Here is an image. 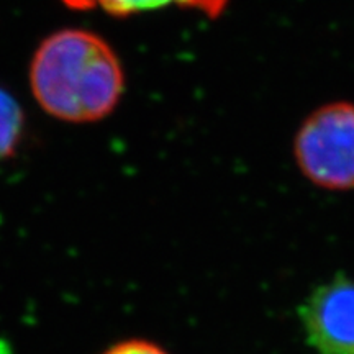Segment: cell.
I'll return each instance as SVG.
<instances>
[{"instance_id": "1", "label": "cell", "mask_w": 354, "mask_h": 354, "mask_svg": "<svg viewBox=\"0 0 354 354\" xmlns=\"http://www.w3.org/2000/svg\"><path fill=\"white\" fill-rule=\"evenodd\" d=\"M28 76L39 107L68 123L104 120L125 91L120 57L104 38L81 28H64L44 38Z\"/></svg>"}, {"instance_id": "3", "label": "cell", "mask_w": 354, "mask_h": 354, "mask_svg": "<svg viewBox=\"0 0 354 354\" xmlns=\"http://www.w3.org/2000/svg\"><path fill=\"white\" fill-rule=\"evenodd\" d=\"M299 315L318 354H354V279L338 274L315 287Z\"/></svg>"}, {"instance_id": "6", "label": "cell", "mask_w": 354, "mask_h": 354, "mask_svg": "<svg viewBox=\"0 0 354 354\" xmlns=\"http://www.w3.org/2000/svg\"><path fill=\"white\" fill-rule=\"evenodd\" d=\"M104 354H169L159 344L148 339H127L110 346Z\"/></svg>"}, {"instance_id": "4", "label": "cell", "mask_w": 354, "mask_h": 354, "mask_svg": "<svg viewBox=\"0 0 354 354\" xmlns=\"http://www.w3.org/2000/svg\"><path fill=\"white\" fill-rule=\"evenodd\" d=\"M63 2L77 10L100 8L115 17L136 15V13L158 10V8L169 6L194 8V10L205 13L209 17H215L223 12L228 0H63Z\"/></svg>"}, {"instance_id": "5", "label": "cell", "mask_w": 354, "mask_h": 354, "mask_svg": "<svg viewBox=\"0 0 354 354\" xmlns=\"http://www.w3.org/2000/svg\"><path fill=\"white\" fill-rule=\"evenodd\" d=\"M25 115L19 100L0 87V161L12 158L21 143Z\"/></svg>"}, {"instance_id": "2", "label": "cell", "mask_w": 354, "mask_h": 354, "mask_svg": "<svg viewBox=\"0 0 354 354\" xmlns=\"http://www.w3.org/2000/svg\"><path fill=\"white\" fill-rule=\"evenodd\" d=\"M299 169L317 187L354 189V104L335 102L305 118L294 138Z\"/></svg>"}]
</instances>
